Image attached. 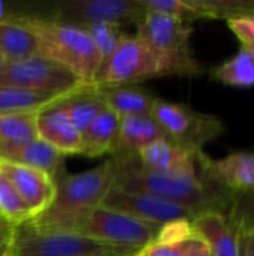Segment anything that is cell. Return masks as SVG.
Segmentation results:
<instances>
[{"mask_svg": "<svg viewBox=\"0 0 254 256\" xmlns=\"http://www.w3.org/2000/svg\"><path fill=\"white\" fill-rule=\"evenodd\" d=\"M202 18H226L254 15V0H190Z\"/></svg>", "mask_w": 254, "mask_h": 256, "instance_id": "cell-27", "label": "cell"}, {"mask_svg": "<svg viewBox=\"0 0 254 256\" xmlns=\"http://www.w3.org/2000/svg\"><path fill=\"white\" fill-rule=\"evenodd\" d=\"M135 256H213L207 243L195 232L174 242H153Z\"/></svg>", "mask_w": 254, "mask_h": 256, "instance_id": "cell-26", "label": "cell"}, {"mask_svg": "<svg viewBox=\"0 0 254 256\" xmlns=\"http://www.w3.org/2000/svg\"><path fill=\"white\" fill-rule=\"evenodd\" d=\"M192 226L213 256H240V231L229 213H201L192 220Z\"/></svg>", "mask_w": 254, "mask_h": 256, "instance_id": "cell-16", "label": "cell"}, {"mask_svg": "<svg viewBox=\"0 0 254 256\" xmlns=\"http://www.w3.org/2000/svg\"><path fill=\"white\" fill-rule=\"evenodd\" d=\"M37 135L63 154L82 153V134L70 120L63 102L37 112Z\"/></svg>", "mask_w": 254, "mask_h": 256, "instance_id": "cell-15", "label": "cell"}, {"mask_svg": "<svg viewBox=\"0 0 254 256\" xmlns=\"http://www.w3.org/2000/svg\"><path fill=\"white\" fill-rule=\"evenodd\" d=\"M1 63H3V62H0V66H1Z\"/></svg>", "mask_w": 254, "mask_h": 256, "instance_id": "cell-38", "label": "cell"}, {"mask_svg": "<svg viewBox=\"0 0 254 256\" xmlns=\"http://www.w3.org/2000/svg\"><path fill=\"white\" fill-rule=\"evenodd\" d=\"M168 138L151 114L121 117L118 124L117 147L112 156L138 154L154 141Z\"/></svg>", "mask_w": 254, "mask_h": 256, "instance_id": "cell-17", "label": "cell"}, {"mask_svg": "<svg viewBox=\"0 0 254 256\" xmlns=\"http://www.w3.org/2000/svg\"><path fill=\"white\" fill-rule=\"evenodd\" d=\"M211 75L225 86L241 88L254 87V52L241 46L232 58L213 68Z\"/></svg>", "mask_w": 254, "mask_h": 256, "instance_id": "cell-24", "label": "cell"}, {"mask_svg": "<svg viewBox=\"0 0 254 256\" xmlns=\"http://www.w3.org/2000/svg\"><path fill=\"white\" fill-rule=\"evenodd\" d=\"M114 162V186L145 192L166 201L193 208L199 213L205 212H232L238 194L229 190L202 174H162L144 168L138 154L112 156Z\"/></svg>", "mask_w": 254, "mask_h": 256, "instance_id": "cell-1", "label": "cell"}, {"mask_svg": "<svg viewBox=\"0 0 254 256\" xmlns=\"http://www.w3.org/2000/svg\"><path fill=\"white\" fill-rule=\"evenodd\" d=\"M94 90L105 102L106 108L115 112L120 118L129 116L151 114L157 99L151 92L136 84L94 87Z\"/></svg>", "mask_w": 254, "mask_h": 256, "instance_id": "cell-18", "label": "cell"}, {"mask_svg": "<svg viewBox=\"0 0 254 256\" xmlns=\"http://www.w3.org/2000/svg\"><path fill=\"white\" fill-rule=\"evenodd\" d=\"M228 26L240 39L241 46H246L254 52V15H244L228 20Z\"/></svg>", "mask_w": 254, "mask_h": 256, "instance_id": "cell-31", "label": "cell"}, {"mask_svg": "<svg viewBox=\"0 0 254 256\" xmlns=\"http://www.w3.org/2000/svg\"><path fill=\"white\" fill-rule=\"evenodd\" d=\"M37 112H15L0 116V160H6L7 156L39 138L37 135Z\"/></svg>", "mask_w": 254, "mask_h": 256, "instance_id": "cell-20", "label": "cell"}, {"mask_svg": "<svg viewBox=\"0 0 254 256\" xmlns=\"http://www.w3.org/2000/svg\"><path fill=\"white\" fill-rule=\"evenodd\" d=\"M160 226L100 206L72 232L139 252L154 242Z\"/></svg>", "mask_w": 254, "mask_h": 256, "instance_id": "cell-7", "label": "cell"}, {"mask_svg": "<svg viewBox=\"0 0 254 256\" xmlns=\"http://www.w3.org/2000/svg\"><path fill=\"white\" fill-rule=\"evenodd\" d=\"M136 250L111 246L75 232L39 230L30 222L13 228L4 256H135Z\"/></svg>", "mask_w": 254, "mask_h": 256, "instance_id": "cell-5", "label": "cell"}, {"mask_svg": "<svg viewBox=\"0 0 254 256\" xmlns=\"http://www.w3.org/2000/svg\"><path fill=\"white\" fill-rule=\"evenodd\" d=\"M232 219L238 225L240 231V256H254V225L241 219Z\"/></svg>", "mask_w": 254, "mask_h": 256, "instance_id": "cell-33", "label": "cell"}, {"mask_svg": "<svg viewBox=\"0 0 254 256\" xmlns=\"http://www.w3.org/2000/svg\"><path fill=\"white\" fill-rule=\"evenodd\" d=\"M141 2L145 10L171 15L189 24H192L196 20H202V15L192 4L190 0H141Z\"/></svg>", "mask_w": 254, "mask_h": 256, "instance_id": "cell-30", "label": "cell"}, {"mask_svg": "<svg viewBox=\"0 0 254 256\" xmlns=\"http://www.w3.org/2000/svg\"><path fill=\"white\" fill-rule=\"evenodd\" d=\"M0 86L55 94H72L91 87L67 66L39 54L18 62H3L0 66Z\"/></svg>", "mask_w": 254, "mask_h": 256, "instance_id": "cell-6", "label": "cell"}, {"mask_svg": "<svg viewBox=\"0 0 254 256\" xmlns=\"http://www.w3.org/2000/svg\"><path fill=\"white\" fill-rule=\"evenodd\" d=\"M136 28V36L141 38L157 57L162 76H193L202 74V66L195 58L190 46L192 24L171 15L145 10Z\"/></svg>", "mask_w": 254, "mask_h": 256, "instance_id": "cell-4", "label": "cell"}, {"mask_svg": "<svg viewBox=\"0 0 254 256\" xmlns=\"http://www.w3.org/2000/svg\"><path fill=\"white\" fill-rule=\"evenodd\" d=\"M7 244H9V243H6V244H3V246L0 248V256H4V255H6V252H7Z\"/></svg>", "mask_w": 254, "mask_h": 256, "instance_id": "cell-36", "label": "cell"}, {"mask_svg": "<svg viewBox=\"0 0 254 256\" xmlns=\"http://www.w3.org/2000/svg\"><path fill=\"white\" fill-rule=\"evenodd\" d=\"M0 216L13 226L22 225L31 219V213L10 182L0 174Z\"/></svg>", "mask_w": 254, "mask_h": 256, "instance_id": "cell-28", "label": "cell"}, {"mask_svg": "<svg viewBox=\"0 0 254 256\" xmlns=\"http://www.w3.org/2000/svg\"><path fill=\"white\" fill-rule=\"evenodd\" d=\"M82 28H85V32L90 34L91 40L94 42L96 48L99 50L102 56V62L106 60L127 36L121 30V26L117 24L102 22V24H91Z\"/></svg>", "mask_w": 254, "mask_h": 256, "instance_id": "cell-29", "label": "cell"}, {"mask_svg": "<svg viewBox=\"0 0 254 256\" xmlns=\"http://www.w3.org/2000/svg\"><path fill=\"white\" fill-rule=\"evenodd\" d=\"M63 105L67 110L70 120L81 134H84L87 128L93 123V120L106 108L105 102L96 93L94 87H88L78 93H73L63 102Z\"/></svg>", "mask_w": 254, "mask_h": 256, "instance_id": "cell-25", "label": "cell"}, {"mask_svg": "<svg viewBox=\"0 0 254 256\" xmlns=\"http://www.w3.org/2000/svg\"><path fill=\"white\" fill-rule=\"evenodd\" d=\"M0 174L16 189L31 213V219L40 214L54 200L55 183L46 174L15 162L0 160Z\"/></svg>", "mask_w": 254, "mask_h": 256, "instance_id": "cell-14", "label": "cell"}, {"mask_svg": "<svg viewBox=\"0 0 254 256\" xmlns=\"http://www.w3.org/2000/svg\"><path fill=\"white\" fill-rule=\"evenodd\" d=\"M112 159L78 174H63L55 182L52 202L28 222L39 230L72 232L97 207L114 186Z\"/></svg>", "mask_w": 254, "mask_h": 256, "instance_id": "cell-2", "label": "cell"}, {"mask_svg": "<svg viewBox=\"0 0 254 256\" xmlns=\"http://www.w3.org/2000/svg\"><path fill=\"white\" fill-rule=\"evenodd\" d=\"M72 94H55L13 86H0V116L42 111L48 106L64 102Z\"/></svg>", "mask_w": 254, "mask_h": 256, "instance_id": "cell-22", "label": "cell"}, {"mask_svg": "<svg viewBox=\"0 0 254 256\" xmlns=\"http://www.w3.org/2000/svg\"><path fill=\"white\" fill-rule=\"evenodd\" d=\"M151 116L165 130L168 140L196 150H202L204 144L216 140L225 130V124L217 116L163 99H156Z\"/></svg>", "mask_w": 254, "mask_h": 256, "instance_id": "cell-8", "label": "cell"}, {"mask_svg": "<svg viewBox=\"0 0 254 256\" xmlns=\"http://www.w3.org/2000/svg\"><path fill=\"white\" fill-rule=\"evenodd\" d=\"M204 152L177 144L168 138L147 146L138 153L141 165L162 174H201L199 162Z\"/></svg>", "mask_w": 254, "mask_h": 256, "instance_id": "cell-12", "label": "cell"}, {"mask_svg": "<svg viewBox=\"0 0 254 256\" xmlns=\"http://www.w3.org/2000/svg\"><path fill=\"white\" fill-rule=\"evenodd\" d=\"M231 216L254 225V192L238 194L237 201L232 207Z\"/></svg>", "mask_w": 254, "mask_h": 256, "instance_id": "cell-32", "label": "cell"}, {"mask_svg": "<svg viewBox=\"0 0 254 256\" xmlns=\"http://www.w3.org/2000/svg\"><path fill=\"white\" fill-rule=\"evenodd\" d=\"M10 15L7 14V10H6V6H4V3L0 0V22H4L7 18H9Z\"/></svg>", "mask_w": 254, "mask_h": 256, "instance_id": "cell-35", "label": "cell"}, {"mask_svg": "<svg viewBox=\"0 0 254 256\" xmlns=\"http://www.w3.org/2000/svg\"><path fill=\"white\" fill-rule=\"evenodd\" d=\"M102 206L156 225H165L181 219L193 220L196 216L201 214L193 208L166 201L163 198L145 192L126 190L117 186L111 188Z\"/></svg>", "mask_w": 254, "mask_h": 256, "instance_id": "cell-11", "label": "cell"}, {"mask_svg": "<svg viewBox=\"0 0 254 256\" xmlns=\"http://www.w3.org/2000/svg\"><path fill=\"white\" fill-rule=\"evenodd\" d=\"M13 228L15 226L12 224H9L4 218L0 216V248L10 242L12 234H13Z\"/></svg>", "mask_w": 254, "mask_h": 256, "instance_id": "cell-34", "label": "cell"}, {"mask_svg": "<svg viewBox=\"0 0 254 256\" xmlns=\"http://www.w3.org/2000/svg\"><path fill=\"white\" fill-rule=\"evenodd\" d=\"M6 160L34 168L46 174L51 180H54V183L66 172L64 154L40 138L13 150Z\"/></svg>", "mask_w": 254, "mask_h": 256, "instance_id": "cell-19", "label": "cell"}, {"mask_svg": "<svg viewBox=\"0 0 254 256\" xmlns=\"http://www.w3.org/2000/svg\"><path fill=\"white\" fill-rule=\"evenodd\" d=\"M201 174L237 194L254 192V153L235 152L222 159H211L205 153L199 162Z\"/></svg>", "mask_w": 254, "mask_h": 256, "instance_id": "cell-13", "label": "cell"}, {"mask_svg": "<svg viewBox=\"0 0 254 256\" xmlns=\"http://www.w3.org/2000/svg\"><path fill=\"white\" fill-rule=\"evenodd\" d=\"M162 76L157 57L138 36H126L118 48L102 62L94 75L93 87L135 84Z\"/></svg>", "mask_w": 254, "mask_h": 256, "instance_id": "cell-9", "label": "cell"}, {"mask_svg": "<svg viewBox=\"0 0 254 256\" xmlns=\"http://www.w3.org/2000/svg\"><path fill=\"white\" fill-rule=\"evenodd\" d=\"M39 52L36 36L15 16L0 22V54L3 62H18Z\"/></svg>", "mask_w": 254, "mask_h": 256, "instance_id": "cell-23", "label": "cell"}, {"mask_svg": "<svg viewBox=\"0 0 254 256\" xmlns=\"http://www.w3.org/2000/svg\"><path fill=\"white\" fill-rule=\"evenodd\" d=\"M120 117L109 108H105L82 134V156L99 158L114 153L118 138Z\"/></svg>", "mask_w": 254, "mask_h": 256, "instance_id": "cell-21", "label": "cell"}, {"mask_svg": "<svg viewBox=\"0 0 254 256\" xmlns=\"http://www.w3.org/2000/svg\"><path fill=\"white\" fill-rule=\"evenodd\" d=\"M0 62H3V58H1V54H0Z\"/></svg>", "mask_w": 254, "mask_h": 256, "instance_id": "cell-37", "label": "cell"}, {"mask_svg": "<svg viewBox=\"0 0 254 256\" xmlns=\"http://www.w3.org/2000/svg\"><path fill=\"white\" fill-rule=\"evenodd\" d=\"M37 39L39 56L58 62L73 70L87 86L93 87L102 56L85 28L57 20L21 15L15 16Z\"/></svg>", "mask_w": 254, "mask_h": 256, "instance_id": "cell-3", "label": "cell"}, {"mask_svg": "<svg viewBox=\"0 0 254 256\" xmlns=\"http://www.w3.org/2000/svg\"><path fill=\"white\" fill-rule=\"evenodd\" d=\"M145 14L141 0H70L60 3L54 20L87 27L91 24H138Z\"/></svg>", "mask_w": 254, "mask_h": 256, "instance_id": "cell-10", "label": "cell"}]
</instances>
